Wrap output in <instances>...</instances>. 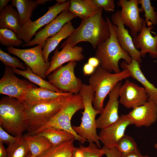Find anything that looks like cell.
Masks as SVG:
<instances>
[{
    "instance_id": "8",
    "label": "cell",
    "mask_w": 157,
    "mask_h": 157,
    "mask_svg": "<svg viewBox=\"0 0 157 157\" xmlns=\"http://www.w3.org/2000/svg\"><path fill=\"white\" fill-rule=\"evenodd\" d=\"M76 65V62L71 61L58 68L47 76L49 82L62 92L79 93L83 83L75 75Z\"/></svg>"
},
{
    "instance_id": "40",
    "label": "cell",
    "mask_w": 157,
    "mask_h": 157,
    "mask_svg": "<svg viewBox=\"0 0 157 157\" xmlns=\"http://www.w3.org/2000/svg\"><path fill=\"white\" fill-rule=\"evenodd\" d=\"M95 68L88 63L84 64L83 68V71L84 75L92 74L95 71Z\"/></svg>"
},
{
    "instance_id": "21",
    "label": "cell",
    "mask_w": 157,
    "mask_h": 157,
    "mask_svg": "<svg viewBox=\"0 0 157 157\" xmlns=\"http://www.w3.org/2000/svg\"><path fill=\"white\" fill-rule=\"evenodd\" d=\"M74 94L70 93L58 92L36 87L28 90L21 101L26 108L42 103L49 102Z\"/></svg>"
},
{
    "instance_id": "12",
    "label": "cell",
    "mask_w": 157,
    "mask_h": 157,
    "mask_svg": "<svg viewBox=\"0 0 157 157\" xmlns=\"http://www.w3.org/2000/svg\"><path fill=\"white\" fill-rule=\"evenodd\" d=\"M139 0H119L117 3L121 7L120 15L124 25L130 30V35L133 37L142 30L145 22L144 19L140 15V9L138 6Z\"/></svg>"
},
{
    "instance_id": "27",
    "label": "cell",
    "mask_w": 157,
    "mask_h": 157,
    "mask_svg": "<svg viewBox=\"0 0 157 157\" xmlns=\"http://www.w3.org/2000/svg\"><path fill=\"white\" fill-rule=\"evenodd\" d=\"M46 138L52 147H54L71 140L75 139L72 133L65 131L56 128H47L37 134Z\"/></svg>"
},
{
    "instance_id": "49",
    "label": "cell",
    "mask_w": 157,
    "mask_h": 157,
    "mask_svg": "<svg viewBox=\"0 0 157 157\" xmlns=\"http://www.w3.org/2000/svg\"><path fill=\"white\" fill-rule=\"evenodd\" d=\"M143 157H149V156H147V155H143Z\"/></svg>"
},
{
    "instance_id": "24",
    "label": "cell",
    "mask_w": 157,
    "mask_h": 157,
    "mask_svg": "<svg viewBox=\"0 0 157 157\" xmlns=\"http://www.w3.org/2000/svg\"><path fill=\"white\" fill-rule=\"evenodd\" d=\"M22 27L17 11L12 5H8L0 13V28L10 29L18 34Z\"/></svg>"
},
{
    "instance_id": "10",
    "label": "cell",
    "mask_w": 157,
    "mask_h": 157,
    "mask_svg": "<svg viewBox=\"0 0 157 157\" xmlns=\"http://www.w3.org/2000/svg\"><path fill=\"white\" fill-rule=\"evenodd\" d=\"M70 4V1L68 0L64 3H57L49 7L47 12L42 16L34 21L30 19L17 35L24 43L29 42L39 29L51 22L63 11L68 9Z\"/></svg>"
},
{
    "instance_id": "4",
    "label": "cell",
    "mask_w": 157,
    "mask_h": 157,
    "mask_svg": "<svg viewBox=\"0 0 157 157\" xmlns=\"http://www.w3.org/2000/svg\"><path fill=\"white\" fill-rule=\"evenodd\" d=\"M79 93L81 96L83 103V111L80 124L72 126L75 132L81 137L89 143H94L101 148L98 135L97 132V115L101 112L95 109L92 106L94 92L89 85L83 83Z\"/></svg>"
},
{
    "instance_id": "3",
    "label": "cell",
    "mask_w": 157,
    "mask_h": 157,
    "mask_svg": "<svg viewBox=\"0 0 157 157\" xmlns=\"http://www.w3.org/2000/svg\"><path fill=\"white\" fill-rule=\"evenodd\" d=\"M110 28V35L107 39L100 44L96 49L95 57L99 60L100 66L106 71L117 73L120 72L119 62L123 59L128 64L132 59L119 44L117 38L116 26L110 19L106 17Z\"/></svg>"
},
{
    "instance_id": "34",
    "label": "cell",
    "mask_w": 157,
    "mask_h": 157,
    "mask_svg": "<svg viewBox=\"0 0 157 157\" xmlns=\"http://www.w3.org/2000/svg\"><path fill=\"white\" fill-rule=\"evenodd\" d=\"M139 4L141 5L140 13L144 12L145 22L147 26L157 24V13L155 8L151 5L150 0H139Z\"/></svg>"
},
{
    "instance_id": "45",
    "label": "cell",
    "mask_w": 157,
    "mask_h": 157,
    "mask_svg": "<svg viewBox=\"0 0 157 157\" xmlns=\"http://www.w3.org/2000/svg\"><path fill=\"white\" fill-rule=\"evenodd\" d=\"M51 0H37L36 2L38 5H43L45 4L47 2Z\"/></svg>"
},
{
    "instance_id": "19",
    "label": "cell",
    "mask_w": 157,
    "mask_h": 157,
    "mask_svg": "<svg viewBox=\"0 0 157 157\" xmlns=\"http://www.w3.org/2000/svg\"><path fill=\"white\" fill-rule=\"evenodd\" d=\"M60 51L57 48L50 62V67L46 72V77L55 70L67 62L80 61L84 58L82 54L83 48L76 46L72 47L68 44L65 45Z\"/></svg>"
},
{
    "instance_id": "47",
    "label": "cell",
    "mask_w": 157,
    "mask_h": 157,
    "mask_svg": "<svg viewBox=\"0 0 157 157\" xmlns=\"http://www.w3.org/2000/svg\"><path fill=\"white\" fill-rule=\"evenodd\" d=\"M154 148L156 149L157 151V142H156L154 145Z\"/></svg>"
},
{
    "instance_id": "15",
    "label": "cell",
    "mask_w": 157,
    "mask_h": 157,
    "mask_svg": "<svg viewBox=\"0 0 157 157\" xmlns=\"http://www.w3.org/2000/svg\"><path fill=\"white\" fill-rule=\"evenodd\" d=\"M121 82L117 83L108 94L109 99L98 118L96 119L97 129H102L114 123L119 119L118 114L119 92Z\"/></svg>"
},
{
    "instance_id": "35",
    "label": "cell",
    "mask_w": 157,
    "mask_h": 157,
    "mask_svg": "<svg viewBox=\"0 0 157 157\" xmlns=\"http://www.w3.org/2000/svg\"><path fill=\"white\" fill-rule=\"evenodd\" d=\"M116 147L121 154L130 153L138 149L134 139L131 136L126 134L118 141Z\"/></svg>"
},
{
    "instance_id": "2",
    "label": "cell",
    "mask_w": 157,
    "mask_h": 157,
    "mask_svg": "<svg viewBox=\"0 0 157 157\" xmlns=\"http://www.w3.org/2000/svg\"><path fill=\"white\" fill-rule=\"evenodd\" d=\"M26 108L21 101L8 96L0 101V125L16 137L22 136L26 130Z\"/></svg>"
},
{
    "instance_id": "42",
    "label": "cell",
    "mask_w": 157,
    "mask_h": 157,
    "mask_svg": "<svg viewBox=\"0 0 157 157\" xmlns=\"http://www.w3.org/2000/svg\"><path fill=\"white\" fill-rule=\"evenodd\" d=\"M87 63L95 68H97L100 65L99 60L95 57L89 58Z\"/></svg>"
},
{
    "instance_id": "9",
    "label": "cell",
    "mask_w": 157,
    "mask_h": 157,
    "mask_svg": "<svg viewBox=\"0 0 157 157\" xmlns=\"http://www.w3.org/2000/svg\"><path fill=\"white\" fill-rule=\"evenodd\" d=\"M41 45L27 49H19L10 47H7L8 52L23 61L33 72L44 79L47 72L50 66L49 61L46 62L43 56Z\"/></svg>"
},
{
    "instance_id": "18",
    "label": "cell",
    "mask_w": 157,
    "mask_h": 157,
    "mask_svg": "<svg viewBox=\"0 0 157 157\" xmlns=\"http://www.w3.org/2000/svg\"><path fill=\"white\" fill-rule=\"evenodd\" d=\"M127 115L136 127H149L157 120V104L148 99L143 105L133 108Z\"/></svg>"
},
{
    "instance_id": "37",
    "label": "cell",
    "mask_w": 157,
    "mask_h": 157,
    "mask_svg": "<svg viewBox=\"0 0 157 157\" xmlns=\"http://www.w3.org/2000/svg\"><path fill=\"white\" fill-rule=\"evenodd\" d=\"M92 1L99 8H102L108 12L115 11V5L113 0H92Z\"/></svg>"
},
{
    "instance_id": "6",
    "label": "cell",
    "mask_w": 157,
    "mask_h": 157,
    "mask_svg": "<svg viewBox=\"0 0 157 157\" xmlns=\"http://www.w3.org/2000/svg\"><path fill=\"white\" fill-rule=\"evenodd\" d=\"M73 95L26 108V130L28 133H33L45 125L60 110Z\"/></svg>"
},
{
    "instance_id": "11",
    "label": "cell",
    "mask_w": 157,
    "mask_h": 157,
    "mask_svg": "<svg viewBox=\"0 0 157 157\" xmlns=\"http://www.w3.org/2000/svg\"><path fill=\"white\" fill-rule=\"evenodd\" d=\"M13 68L5 66L4 74L0 80V94L21 101L26 91L36 86L17 77Z\"/></svg>"
},
{
    "instance_id": "48",
    "label": "cell",
    "mask_w": 157,
    "mask_h": 157,
    "mask_svg": "<svg viewBox=\"0 0 157 157\" xmlns=\"http://www.w3.org/2000/svg\"><path fill=\"white\" fill-rule=\"evenodd\" d=\"M31 153L30 152V153H29V154H28V156H27L26 157H31Z\"/></svg>"
},
{
    "instance_id": "33",
    "label": "cell",
    "mask_w": 157,
    "mask_h": 157,
    "mask_svg": "<svg viewBox=\"0 0 157 157\" xmlns=\"http://www.w3.org/2000/svg\"><path fill=\"white\" fill-rule=\"evenodd\" d=\"M23 41L12 30L6 28H0V43L8 47H19L24 44Z\"/></svg>"
},
{
    "instance_id": "29",
    "label": "cell",
    "mask_w": 157,
    "mask_h": 157,
    "mask_svg": "<svg viewBox=\"0 0 157 157\" xmlns=\"http://www.w3.org/2000/svg\"><path fill=\"white\" fill-rule=\"evenodd\" d=\"M26 69L24 71L16 68H13V71L15 74L21 75L28 79L29 81L38 86L40 87L52 91L63 92L58 90L49 81L43 79L40 76L34 73L31 68L24 64Z\"/></svg>"
},
{
    "instance_id": "44",
    "label": "cell",
    "mask_w": 157,
    "mask_h": 157,
    "mask_svg": "<svg viewBox=\"0 0 157 157\" xmlns=\"http://www.w3.org/2000/svg\"><path fill=\"white\" fill-rule=\"evenodd\" d=\"M11 0H0V12L1 13L4 8L8 5V3Z\"/></svg>"
},
{
    "instance_id": "36",
    "label": "cell",
    "mask_w": 157,
    "mask_h": 157,
    "mask_svg": "<svg viewBox=\"0 0 157 157\" xmlns=\"http://www.w3.org/2000/svg\"><path fill=\"white\" fill-rule=\"evenodd\" d=\"M0 60L5 66L13 68H19L24 71L26 68L25 65L17 58L11 56L9 54L0 49Z\"/></svg>"
},
{
    "instance_id": "5",
    "label": "cell",
    "mask_w": 157,
    "mask_h": 157,
    "mask_svg": "<svg viewBox=\"0 0 157 157\" xmlns=\"http://www.w3.org/2000/svg\"><path fill=\"white\" fill-rule=\"evenodd\" d=\"M131 76L130 72L126 69L118 73H112L100 66L97 67L89 79V85L94 92L93 102L94 108L101 112L105 99L114 87Z\"/></svg>"
},
{
    "instance_id": "41",
    "label": "cell",
    "mask_w": 157,
    "mask_h": 157,
    "mask_svg": "<svg viewBox=\"0 0 157 157\" xmlns=\"http://www.w3.org/2000/svg\"><path fill=\"white\" fill-rule=\"evenodd\" d=\"M121 157H143L139 149L130 153L121 154Z\"/></svg>"
},
{
    "instance_id": "25",
    "label": "cell",
    "mask_w": 157,
    "mask_h": 157,
    "mask_svg": "<svg viewBox=\"0 0 157 157\" xmlns=\"http://www.w3.org/2000/svg\"><path fill=\"white\" fill-rule=\"evenodd\" d=\"M22 136L28 146L31 157H39L52 147L46 138L39 135L28 133Z\"/></svg>"
},
{
    "instance_id": "32",
    "label": "cell",
    "mask_w": 157,
    "mask_h": 157,
    "mask_svg": "<svg viewBox=\"0 0 157 157\" xmlns=\"http://www.w3.org/2000/svg\"><path fill=\"white\" fill-rule=\"evenodd\" d=\"M105 154L104 149L99 148L94 143H89L88 146L79 144L75 147L73 157H101Z\"/></svg>"
},
{
    "instance_id": "20",
    "label": "cell",
    "mask_w": 157,
    "mask_h": 157,
    "mask_svg": "<svg viewBox=\"0 0 157 157\" xmlns=\"http://www.w3.org/2000/svg\"><path fill=\"white\" fill-rule=\"evenodd\" d=\"M153 26H147L145 22L141 31L133 37L135 48L140 51L141 56L145 57L148 53L151 57L157 59V34L152 35L151 31Z\"/></svg>"
},
{
    "instance_id": "22",
    "label": "cell",
    "mask_w": 157,
    "mask_h": 157,
    "mask_svg": "<svg viewBox=\"0 0 157 157\" xmlns=\"http://www.w3.org/2000/svg\"><path fill=\"white\" fill-rule=\"evenodd\" d=\"M120 66L123 69L128 70L131 73V77L143 86L148 96V99L157 104V88L146 78L141 69L140 63L132 59L130 63L128 64L124 61L121 63Z\"/></svg>"
},
{
    "instance_id": "30",
    "label": "cell",
    "mask_w": 157,
    "mask_h": 157,
    "mask_svg": "<svg viewBox=\"0 0 157 157\" xmlns=\"http://www.w3.org/2000/svg\"><path fill=\"white\" fill-rule=\"evenodd\" d=\"M75 139L71 140L54 147H52L38 157H73L75 147Z\"/></svg>"
},
{
    "instance_id": "26",
    "label": "cell",
    "mask_w": 157,
    "mask_h": 157,
    "mask_svg": "<svg viewBox=\"0 0 157 157\" xmlns=\"http://www.w3.org/2000/svg\"><path fill=\"white\" fill-rule=\"evenodd\" d=\"M68 10L81 20L89 17L98 10L92 0H71Z\"/></svg>"
},
{
    "instance_id": "16",
    "label": "cell",
    "mask_w": 157,
    "mask_h": 157,
    "mask_svg": "<svg viewBox=\"0 0 157 157\" xmlns=\"http://www.w3.org/2000/svg\"><path fill=\"white\" fill-rule=\"evenodd\" d=\"M132 124L127 114L122 115L116 122L101 129L98 135L100 141L105 148L116 147L118 141L125 134L127 128Z\"/></svg>"
},
{
    "instance_id": "7",
    "label": "cell",
    "mask_w": 157,
    "mask_h": 157,
    "mask_svg": "<svg viewBox=\"0 0 157 157\" xmlns=\"http://www.w3.org/2000/svg\"><path fill=\"white\" fill-rule=\"evenodd\" d=\"M82 97L79 93L72 96L60 110L45 125L31 135L36 134L44 129L50 127L56 128L67 131L72 134L75 140L83 144L87 141L79 136L73 129L71 120L78 111L83 109Z\"/></svg>"
},
{
    "instance_id": "43",
    "label": "cell",
    "mask_w": 157,
    "mask_h": 157,
    "mask_svg": "<svg viewBox=\"0 0 157 157\" xmlns=\"http://www.w3.org/2000/svg\"><path fill=\"white\" fill-rule=\"evenodd\" d=\"M0 157H7L6 149L4 147L3 143L0 142Z\"/></svg>"
},
{
    "instance_id": "23",
    "label": "cell",
    "mask_w": 157,
    "mask_h": 157,
    "mask_svg": "<svg viewBox=\"0 0 157 157\" xmlns=\"http://www.w3.org/2000/svg\"><path fill=\"white\" fill-rule=\"evenodd\" d=\"M75 30L72 22L69 21L65 24L57 33L47 40L42 50L43 56L45 61H49V54L56 48L61 41L67 39Z\"/></svg>"
},
{
    "instance_id": "28",
    "label": "cell",
    "mask_w": 157,
    "mask_h": 157,
    "mask_svg": "<svg viewBox=\"0 0 157 157\" xmlns=\"http://www.w3.org/2000/svg\"><path fill=\"white\" fill-rule=\"evenodd\" d=\"M12 5L18 12L22 26L30 19L33 11L38 6L36 1L33 0H12Z\"/></svg>"
},
{
    "instance_id": "13",
    "label": "cell",
    "mask_w": 157,
    "mask_h": 157,
    "mask_svg": "<svg viewBox=\"0 0 157 157\" xmlns=\"http://www.w3.org/2000/svg\"><path fill=\"white\" fill-rule=\"evenodd\" d=\"M68 9L62 12L43 29L37 32L33 39L28 43L24 44L22 47H30L40 44L43 47L47 39L55 35L65 24L76 17L69 12Z\"/></svg>"
},
{
    "instance_id": "14",
    "label": "cell",
    "mask_w": 157,
    "mask_h": 157,
    "mask_svg": "<svg viewBox=\"0 0 157 157\" xmlns=\"http://www.w3.org/2000/svg\"><path fill=\"white\" fill-rule=\"evenodd\" d=\"M119 103L127 108H134L146 103L148 97L144 87L126 80L119 92Z\"/></svg>"
},
{
    "instance_id": "31",
    "label": "cell",
    "mask_w": 157,
    "mask_h": 157,
    "mask_svg": "<svg viewBox=\"0 0 157 157\" xmlns=\"http://www.w3.org/2000/svg\"><path fill=\"white\" fill-rule=\"evenodd\" d=\"M7 157H26L30 153L28 146L22 136L13 143L8 144Z\"/></svg>"
},
{
    "instance_id": "1",
    "label": "cell",
    "mask_w": 157,
    "mask_h": 157,
    "mask_svg": "<svg viewBox=\"0 0 157 157\" xmlns=\"http://www.w3.org/2000/svg\"><path fill=\"white\" fill-rule=\"evenodd\" d=\"M103 10L99 8L93 16L81 20L79 26L62 43L60 48L66 44L74 47L80 42H86L96 49L100 44L109 38L110 28L107 21L102 16Z\"/></svg>"
},
{
    "instance_id": "46",
    "label": "cell",
    "mask_w": 157,
    "mask_h": 157,
    "mask_svg": "<svg viewBox=\"0 0 157 157\" xmlns=\"http://www.w3.org/2000/svg\"><path fill=\"white\" fill-rule=\"evenodd\" d=\"M66 0H57V3H58L62 4L65 3L67 1Z\"/></svg>"
},
{
    "instance_id": "17",
    "label": "cell",
    "mask_w": 157,
    "mask_h": 157,
    "mask_svg": "<svg viewBox=\"0 0 157 157\" xmlns=\"http://www.w3.org/2000/svg\"><path fill=\"white\" fill-rule=\"evenodd\" d=\"M110 20L113 24L116 26V36L120 46L132 59L141 63L142 57L140 51L135 48L133 39L121 21L119 10L112 14Z\"/></svg>"
},
{
    "instance_id": "39",
    "label": "cell",
    "mask_w": 157,
    "mask_h": 157,
    "mask_svg": "<svg viewBox=\"0 0 157 157\" xmlns=\"http://www.w3.org/2000/svg\"><path fill=\"white\" fill-rule=\"evenodd\" d=\"M106 157H121V154L116 147L107 148L103 147Z\"/></svg>"
},
{
    "instance_id": "38",
    "label": "cell",
    "mask_w": 157,
    "mask_h": 157,
    "mask_svg": "<svg viewBox=\"0 0 157 157\" xmlns=\"http://www.w3.org/2000/svg\"><path fill=\"white\" fill-rule=\"evenodd\" d=\"M19 137L13 136L9 134L0 125V142L9 144L16 142Z\"/></svg>"
}]
</instances>
